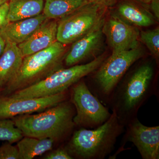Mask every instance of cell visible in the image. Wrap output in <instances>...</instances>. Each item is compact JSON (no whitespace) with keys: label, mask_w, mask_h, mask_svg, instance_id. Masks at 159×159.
I'll return each instance as SVG.
<instances>
[{"label":"cell","mask_w":159,"mask_h":159,"mask_svg":"<svg viewBox=\"0 0 159 159\" xmlns=\"http://www.w3.org/2000/svg\"><path fill=\"white\" fill-rule=\"evenodd\" d=\"M112 8L119 17L136 27H149L157 21L151 11L148 4L139 0H117Z\"/></svg>","instance_id":"obj_13"},{"label":"cell","mask_w":159,"mask_h":159,"mask_svg":"<svg viewBox=\"0 0 159 159\" xmlns=\"http://www.w3.org/2000/svg\"><path fill=\"white\" fill-rule=\"evenodd\" d=\"M54 142L50 139L25 136L17 143L19 159H31L41 155L52 149Z\"/></svg>","instance_id":"obj_18"},{"label":"cell","mask_w":159,"mask_h":159,"mask_svg":"<svg viewBox=\"0 0 159 159\" xmlns=\"http://www.w3.org/2000/svg\"><path fill=\"white\" fill-rule=\"evenodd\" d=\"M104 20L87 34L72 43L64 60V63L66 66L76 65L86 60L92 61L102 54L104 47L102 31Z\"/></svg>","instance_id":"obj_12"},{"label":"cell","mask_w":159,"mask_h":159,"mask_svg":"<svg viewBox=\"0 0 159 159\" xmlns=\"http://www.w3.org/2000/svg\"><path fill=\"white\" fill-rule=\"evenodd\" d=\"M125 128L120 147L109 159H116L119 153L125 150L124 146L129 142L136 147L142 159H159V125L146 126L137 117L129 122Z\"/></svg>","instance_id":"obj_9"},{"label":"cell","mask_w":159,"mask_h":159,"mask_svg":"<svg viewBox=\"0 0 159 159\" xmlns=\"http://www.w3.org/2000/svg\"><path fill=\"white\" fill-rule=\"evenodd\" d=\"M89 2L88 0H45L43 13L48 19L58 20Z\"/></svg>","instance_id":"obj_19"},{"label":"cell","mask_w":159,"mask_h":159,"mask_svg":"<svg viewBox=\"0 0 159 159\" xmlns=\"http://www.w3.org/2000/svg\"><path fill=\"white\" fill-rule=\"evenodd\" d=\"M70 101L75 107L73 119L79 128L95 129L106 122L111 113L89 89L84 80L81 79L70 87Z\"/></svg>","instance_id":"obj_8"},{"label":"cell","mask_w":159,"mask_h":159,"mask_svg":"<svg viewBox=\"0 0 159 159\" xmlns=\"http://www.w3.org/2000/svg\"><path fill=\"white\" fill-rule=\"evenodd\" d=\"M1 90H0V93H1Z\"/></svg>","instance_id":"obj_30"},{"label":"cell","mask_w":159,"mask_h":159,"mask_svg":"<svg viewBox=\"0 0 159 159\" xmlns=\"http://www.w3.org/2000/svg\"><path fill=\"white\" fill-rule=\"evenodd\" d=\"M107 9L89 2L58 20L57 40L68 45L80 39L104 19Z\"/></svg>","instance_id":"obj_7"},{"label":"cell","mask_w":159,"mask_h":159,"mask_svg":"<svg viewBox=\"0 0 159 159\" xmlns=\"http://www.w3.org/2000/svg\"><path fill=\"white\" fill-rule=\"evenodd\" d=\"M45 0H9V22L34 17L42 13Z\"/></svg>","instance_id":"obj_17"},{"label":"cell","mask_w":159,"mask_h":159,"mask_svg":"<svg viewBox=\"0 0 159 159\" xmlns=\"http://www.w3.org/2000/svg\"><path fill=\"white\" fill-rule=\"evenodd\" d=\"M127 73L117 84L106 105L125 127L138 117L139 110L151 97L159 94L155 70L151 63H142Z\"/></svg>","instance_id":"obj_1"},{"label":"cell","mask_w":159,"mask_h":159,"mask_svg":"<svg viewBox=\"0 0 159 159\" xmlns=\"http://www.w3.org/2000/svg\"><path fill=\"white\" fill-rule=\"evenodd\" d=\"M0 159H19L18 150L11 143L4 144L0 147Z\"/></svg>","instance_id":"obj_22"},{"label":"cell","mask_w":159,"mask_h":159,"mask_svg":"<svg viewBox=\"0 0 159 159\" xmlns=\"http://www.w3.org/2000/svg\"><path fill=\"white\" fill-rule=\"evenodd\" d=\"M6 44L5 40L3 39V38L0 35V55L2 54L3 51H4Z\"/></svg>","instance_id":"obj_27"},{"label":"cell","mask_w":159,"mask_h":159,"mask_svg":"<svg viewBox=\"0 0 159 159\" xmlns=\"http://www.w3.org/2000/svg\"><path fill=\"white\" fill-rule=\"evenodd\" d=\"M125 129L112 111L109 119L97 128L74 131L64 147L73 159H104L112 152Z\"/></svg>","instance_id":"obj_3"},{"label":"cell","mask_w":159,"mask_h":159,"mask_svg":"<svg viewBox=\"0 0 159 159\" xmlns=\"http://www.w3.org/2000/svg\"><path fill=\"white\" fill-rule=\"evenodd\" d=\"M139 1H141L142 2L145 3V4H149L152 0H139Z\"/></svg>","instance_id":"obj_28"},{"label":"cell","mask_w":159,"mask_h":159,"mask_svg":"<svg viewBox=\"0 0 159 159\" xmlns=\"http://www.w3.org/2000/svg\"><path fill=\"white\" fill-rule=\"evenodd\" d=\"M75 107L70 100L35 115L25 114L12 118L15 125L26 137L61 141L73 133Z\"/></svg>","instance_id":"obj_2"},{"label":"cell","mask_w":159,"mask_h":159,"mask_svg":"<svg viewBox=\"0 0 159 159\" xmlns=\"http://www.w3.org/2000/svg\"><path fill=\"white\" fill-rule=\"evenodd\" d=\"M9 10V2L0 6V30L9 23L8 21Z\"/></svg>","instance_id":"obj_24"},{"label":"cell","mask_w":159,"mask_h":159,"mask_svg":"<svg viewBox=\"0 0 159 159\" xmlns=\"http://www.w3.org/2000/svg\"><path fill=\"white\" fill-rule=\"evenodd\" d=\"M57 20H46L29 38L18 45L23 57L47 48L57 41Z\"/></svg>","instance_id":"obj_14"},{"label":"cell","mask_w":159,"mask_h":159,"mask_svg":"<svg viewBox=\"0 0 159 159\" xmlns=\"http://www.w3.org/2000/svg\"><path fill=\"white\" fill-rule=\"evenodd\" d=\"M46 159H73L65 147L61 148L51 152L46 156Z\"/></svg>","instance_id":"obj_23"},{"label":"cell","mask_w":159,"mask_h":159,"mask_svg":"<svg viewBox=\"0 0 159 159\" xmlns=\"http://www.w3.org/2000/svg\"><path fill=\"white\" fill-rule=\"evenodd\" d=\"M102 31L112 52L128 51L140 45L138 27L125 21L113 11L105 16Z\"/></svg>","instance_id":"obj_11"},{"label":"cell","mask_w":159,"mask_h":159,"mask_svg":"<svg viewBox=\"0 0 159 159\" xmlns=\"http://www.w3.org/2000/svg\"><path fill=\"white\" fill-rule=\"evenodd\" d=\"M90 2L95 3L107 9H110L115 6L117 0H88Z\"/></svg>","instance_id":"obj_25"},{"label":"cell","mask_w":159,"mask_h":159,"mask_svg":"<svg viewBox=\"0 0 159 159\" xmlns=\"http://www.w3.org/2000/svg\"><path fill=\"white\" fill-rule=\"evenodd\" d=\"M149 9L157 20L159 19V0H152L149 4Z\"/></svg>","instance_id":"obj_26"},{"label":"cell","mask_w":159,"mask_h":159,"mask_svg":"<svg viewBox=\"0 0 159 159\" xmlns=\"http://www.w3.org/2000/svg\"><path fill=\"white\" fill-rule=\"evenodd\" d=\"M139 40L146 46L154 58L158 61L159 57V28L140 32Z\"/></svg>","instance_id":"obj_20"},{"label":"cell","mask_w":159,"mask_h":159,"mask_svg":"<svg viewBox=\"0 0 159 159\" xmlns=\"http://www.w3.org/2000/svg\"><path fill=\"white\" fill-rule=\"evenodd\" d=\"M68 90L49 97L29 99H15L0 95V120L43 111L67 100Z\"/></svg>","instance_id":"obj_10"},{"label":"cell","mask_w":159,"mask_h":159,"mask_svg":"<svg viewBox=\"0 0 159 159\" xmlns=\"http://www.w3.org/2000/svg\"><path fill=\"white\" fill-rule=\"evenodd\" d=\"M47 19L42 12L34 17L9 22L0 30V35L6 43L18 45L29 38Z\"/></svg>","instance_id":"obj_15"},{"label":"cell","mask_w":159,"mask_h":159,"mask_svg":"<svg viewBox=\"0 0 159 159\" xmlns=\"http://www.w3.org/2000/svg\"><path fill=\"white\" fill-rule=\"evenodd\" d=\"M68 50L67 45L56 41L47 48L24 57L16 75L0 95L8 96L37 83L63 68Z\"/></svg>","instance_id":"obj_4"},{"label":"cell","mask_w":159,"mask_h":159,"mask_svg":"<svg viewBox=\"0 0 159 159\" xmlns=\"http://www.w3.org/2000/svg\"><path fill=\"white\" fill-rule=\"evenodd\" d=\"M23 136L22 132L15 126L12 119L0 120V140L12 144L18 142Z\"/></svg>","instance_id":"obj_21"},{"label":"cell","mask_w":159,"mask_h":159,"mask_svg":"<svg viewBox=\"0 0 159 159\" xmlns=\"http://www.w3.org/2000/svg\"><path fill=\"white\" fill-rule=\"evenodd\" d=\"M9 0H0V6L4 4V3L9 2Z\"/></svg>","instance_id":"obj_29"},{"label":"cell","mask_w":159,"mask_h":159,"mask_svg":"<svg viewBox=\"0 0 159 159\" xmlns=\"http://www.w3.org/2000/svg\"><path fill=\"white\" fill-rule=\"evenodd\" d=\"M107 56L102 54L92 61L63 68L45 79L9 95L15 99H29L49 97L68 90L75 83L97 70Z\"/></svg>","instance_id":"obj_6"},{"label":"cell","mask_w":159,"mask_h":159,"mask_svg":"<svg viewBox=\"0 0 159 159\" xmlns=\"http://www.w3.org/2000/svg\"><path fill=\"white\" fill-rule=\"evenodd\" d=\"M6 43L4 51L0 55L1 91L16 75L24 58L17 45L9 43Z\"/></svg>","instance_id":"obj_16"},{"label":"cell","mask_w":159,"mask_h":159,"mask_svg":"<svg viewBox=\"0 0 159 159\" xmlns=\"http://www.w3.org/2000/svg\"><path fill=\"white\" fill-rule=\"evenodd\" d=\"M144 54L140 45L128 51L112 52L97 70L87 76L91 80L85 82L86 84L92 93L106 106L119 81Z\"/></svg>","instance_id":"obj_5"}]
</instances>
